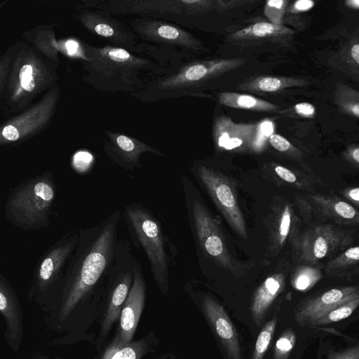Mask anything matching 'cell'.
<instances>
[{"label":"cell","mask_w":359,"mask_h":359,"mask_svg":"<svg viewBox=\"0 0 359 359\" xmlns=\"http://www.w3.org/2000/svg\"><path fill=\"white\" fill-rule=\"evenodd\" d=\"M121 212L116 209L101 222L80 229L78 245L65 272L40 308L47 327L60 336L52 345L81 341L95 344L93 326L121 238Z\"/></svg>","instance_id":"cell-1"},{"label":"cell","mask_w":359,"mask_h":359,"mask_svg":"<svg viewBox=\"0 0 359 359\" xmlns=\"http://www.w3.org/2000/svg\"><path fill=\"white\" fill-rule=\"evenodd\" d=\"M81 46L82 80L98 90L131 95L144 87L142 72L154 67L150 60L111 45L99 47L82 41Z\"/></svg>","instance_id":"cell-2"},{"label":"cell","mask_w":359,"mask_h":359,"mask_svg":"<svg viewBox=\"0 0 359 359\" xmlns=\"http://www.w3.org/2000/svg\"><path fill=\"white\" fill-rule=\"evenodd\" d=\"M57 69L25 41H19L6 86L0 93L1 114L15 116L30 107L37 96L58 84Z\"/></svg>","instance_id":"cell-3"},{"label":"cell","mask_w":359,"mask_h":359,"mask_svg":"<svg viewBox=\"0 0 359 359\" xmlns=\"http://www.w3.org/2000/svg\"><path fill=\"white\" fill-rule=\"evenodd\" d=\"M57 186L49 170L25 178L9 191L4 216L13 226L25 231H39L50 224Z\"/></svg>","instance_id":"cell-4"},{"label":"cell","mask_w":359,"mask_h":359,"mask_svg":"<svg viewBox=\"0 0 359 359\" xmlns=\"http://www.w3.org/2000/svg\"><path fill=\"white\" fill-rule=\"evenodd\" d=\"M121 217L130 242L144 251L158 287L166 294L168 263L160 223L147 208L137 203L126 205Z\"/></svg>","instance_id":"cell-5"},{"label":"cell","mask_w":359,"mask_h":359,"mask_svg":"<svg viewBox=\"0 0 359 359\" xmlns=\"http://www.w3.org/2000/svg\"><path fill=\"white\" fill-rule=\"evenodd\" d=\"M137 262L130 241L121 238L100 305L99 329L95 344L98 351L104 346L112 328L118 323L123 306L133 284Z\"/></svg>","instance_id":"cell-6"},{"label":"cell","mask_w":359,"mask_h":359,"mask_svg":"<svg viewBox=\"0 0 359 359\" xmlns=\"http://www.w3.org/2000/svg\"><path fill=\"white\" fill-rule=\"evenodd\" d=\"M79 234L80 228L67 231L38 259L27 297L39 308L63 276L78 245Z\"/></svg>","instance_id":"cell-7"},{"label":"cell","mask_w":359,"mask_h":359,"mask_svg":"<svg viewBox=\"0 0 359 359\" xmlns=\"http://www.w3.org/2000/svg\"><path fill=\"white\" fill-rule=\"evenodd\" d=\"M60 99L58 84L46 92L36 102L1 124L0 146L11 148L41 134L52 123Z\"/></svg>","instance_id":"cell-8"},{"label":"cell","mask_w":359,"mask_h":359,"mask_svg":"<svg viewBox=\"0 0 359 359\" xmlns=\"http://www.w3.org/2000/svg\"><path fill=\"white\" fill-rule=\"evenodd\" d=\"M291 238L297 261L313 266L341 252L353 242L350 232L330 224L316 225Z\"/></svg>","instance_id":"cell-9"},{"label":"cell","mask_w":359,"mask_h":359,"mask_svg":"<svg viewBox=\"0 0 359 359\" xmlns=\"http://www.w3.org/2000/svg\"><path fill=\"white\" fill-rule=\"evenodd\" d=\"M191 207L196 234L204 252L233 276H243V265L231 256L217 221L201 201L194 200Z\"/></svg>","instance_id":"cell-10"},{"label":"cell","mask_w":359,"mask_h":359,"mask_svg":"<svg viewBox=\"0 0 359 359\" xmlns=\"http://www.w3.org/2000/svg\"><path fill=\"white\" fill-rule=\"evenodd\" d=\"M78 22L89 32L108 41L111 46L138 53L137 36L130 26L104 9L79 8Z\"/></svg>","instance_id":"cell-11"},{"label":"cell","mask_w":359,"mask_h":359,"mask_svg":"<svg viewBox=\"0 0 359 359\" xmlns=\"http://www.w3.org/2000/svg\"><path fill=\"white\" fill-rule=\"evenodd\" d=\"M198 176L215 205L233 230L241 238H247L245 219L231 182L211 168L201 166Z\"/></svg>","instance_id":"cell-12"},{"label":"cell","mask_w":359,"mask_h":359,"mask_svg":"<svg viewBox=\"0 0 359 359\" xmlns=\"http://www.w3.org/2000/svg\"><path fill=\"white\" fill-rule=\"evenodd\" d=\"M358 297L359 285L337 287L316 293L297 305L294 320L299 327L306 329L318 317Z\"/></svg>","instance_id":"cell-13"},{"label":"cell","mask_w":359,"mask_h":359,"mask_svg":"<svg viewBox=\"0 0 359 359\" xmlns=\"http://www.w3.org/2000/svg\"><path fill=\"white\" fill-rule=\"evenodd\" d=\"M146 290L142 267L137 262L133 284L123 306L117 331L110 344L123 346L133 341L144 307Z\"/></svg>","instance_id":"cell-14"},{"label":"cell","mask_w":359,"mask_h":359,"mask_svg":"<svg viewBox=\"0 0 359 359\" xmlns=\"http://www.w3.org/2000/svg\"><path fill=\"white\" fill-rule=\"evenodd\" d=\"M103 149L115 164L128 171L142 168L141 156L145 153L162 155L156 149L135 137L109 130H104Z\"/></svg>","instance_id":"cell-15"},{"label":"cell","mask_w":359,"mask_h":359,"mask_svg":"<svg viewBox=\"0 0 359 359\" xmlns=\"http://www.w3.org/2000/svg\"><path fill=\"white\" fill-rule=\"evenodd\" d=\"M0 311L6 323L5 339L15 353L23 338V316L18 294L7 278L0 274Z\"/></svg>","instance_id":"cell-16"},{"label":"cell","mask_w":359,"mask_h":359,"mask_svg":"<svg viewBox=\"0 0 359 359\" xmlns=\"http://www.w3.org/2000/svg\"><path fill=\"white\" fill-rule=\"evenodd\" d=\"M243 63V60H212L195 62L182 69L177 74L158 81V90H168L194 84L212 79L236 68Z\"/></svg>","instance_id":"cell-17"},{"label":"cell","mask_w":359,"mask_h":359,"mask_svg":"<svg viewBox=\"0 0 359 359\" xmlns=\"http://www.w3.org/2000/svg\"><path fill=\"white\" fill-rule=\"evenodd\" d=\"M257 133V125L236 123L225 116L217 118L214 126L217 147L224 151H243L254 149Z\"/></svg>","instance_id":"cell-18"},{"label":"cell","mask_w":359,"mask_h":359,"mask_svg":"<svg viewBox=\"0 0 359 359\" xmlns=\"http://www.w3.org/2000/svg\"><path fill=\"white\" fill-rule=\"evenodd\" d=\"M204 314L217 334L229 359H242L236 330L222 306L209 296L202 302Z\"/></svg>","instance_id":"cell-19"},{"label":"cell","mask_w":359,"mask_h":359,"mask_svg":"<svg viewBox=\"0 0 359 359\" xmlns=\"http://www.w3.org/2000/svg\"><path fill=\"white\" fill-rule=\"evenodd\" d=\"M128 25L140 39L156 43L189 45L193 38L183 30L153 18H136Z\"/></svg>","instance_id":"cell-20"},{"label":"cell","mask_w":359,"mask_h":359,"mask_svg":"<svg viewBox=\"0 0 359 359\" xmlns=\"http://www.w3.org/2000/svg\"><path fill=\"white\" fill-rule=\"evenodd\" d=\"M308 197L324 217L339 225L359 226V210L347 201L335 196L320 194H309Z\"/></svg>","instance_id":"cell-21"},{"label":"cell","mask_w":359,"mask_h":359,"mask_svg":"<svg viewBox=\"0 0 359 359\" xmlns=\"http://www.w3.org/2000/svg\"><path fill=\"white\" fill-rule=\"evenodd\" d=\"M285 287V276L275 273L269 276L257 287L252 297L250 312L255 324L262 325L265 316L278 296Z\"/></svg>","instance_id":"cell-22"},{"label":"cell","mask_w":359,"mask_h":359,"mask_svg":"<svg viewBox=\"0 0 359 359\" xmlns=\"http://www.w3.org/2000/svg\"><path fill=\"white\" fill-rule=\"evenodd\" d=\"M22 37L56 68L59 67L60 50L52 26L48 25L36 26L23 32Z\"/></svg>","instance_id":"cell-23"},{"label":"cell","mask_w":359,"mask_h":359,"mask_svg":"<svg viewBox=\"0 0 359 359\" xmlns=\"http://www.w3.org/2000/svg\"><path fill=\"white\" fill-rule=\"evenodd\" d=\"M359 318V297L341 304L313 320L306 328L311 331L337 330L342 322H353Z\"/></svg>","instance_id":"cell-24"},{"label":"cell","mask_w":359,"mask_h":359,"mask_svg":"<svg viewBox=\"0 0 359 359\" xmlns=\"http://www.w3.org/2000/svg\"><path fill=\"white\" fill-rule=\"evenodd\" d=\"M157 339L153 332L123 346H106L100 359H142L156 346Z\"/></svg>","instance_id":"cell-25"},{"label":"cell","mask_w":359,"mask_h":359,"mask_svg":"<svg viewBox=\"0 0 359 359\" xmlns=\"http://www.w3.org/2000/svg\"><path fill=\"white\" fill-rule=\"evenodd\" d=\"M218 97L222 104L233 108L261 111H273L278 108L271 102L250 95L223 92L219 94Z\"/></svg>","instance_id":"cell-26"},{"label":"cell","mask_w":359,"mask_h":359,"mask_svg":"<svg viewBox=\"0 0 359 359\" xmlns=\"http://www.w3.org/2000/svg\"><path fill=\"white\" fill-rule=\"evenodd\" d=\"M292 31L281 25L271 22H259L248 26L236 32L233 37L236 39H253L259 38H272L290 34Z\"/></svg>","instance_id":"cell-27"},{"label":"cell","mask_w":359,"mask_h":359,"mask_svg":"<svg viewBox=\"0 0 359 359\" xmlns=\"http://www.w3.org/2000/svg\"><path fill=\"white\" fill-rule=\"evenodd\" d=\"M273 175L279 182L299 189L311 191L314 189V177L287 167L275 165L273 166Z\"/></svg>","instance_id":"cell-28"},{"label":"cell","mask_w":359,"mask_h":359,"mask_svg":"<svg viewBox=\"0 0 359 359\" xmlns=\"http://www.w3.org/2000/svg\"><path fill=\"white\" fill-rule=\"evenodd\" d=\"M359 263V245L349 247L330 259L325 266L328 276L341 273Z\"/></svg>","instance_id":"cell-29"},{"label":"cell","mask_w":359,"mask_h":359,"mask_svg":"<svg viewBox=\"0 0 359 359\" xmlns=\"http://www.w3.org/2000/svg\"><path fill=\"white\" fill-rule=\"evenodd\" d=\"M323 277L320 269L316 266L303 264L292 275V287L301 292L311 289Z\"/></svg>","instance_id":"cell-30"},{"label":"cell","mask_w":359,"mask_h":359,"mask_svg":"<svg viewBox=\"0 0 359 359\" xmlns=\"http://www.w3.org/2000/svg\"><path fill=\"white\" fill-rule=\"evenodd\" d=\"M294 83V81L286 78L261 76L252 80L247 86L252 90L271 93L283 89Z\"/></svg>","instance_id":"cell-31"},{"label":"cell","mask_w":359,"mask_h":359,"mask_svg":"<svg viewBox=\"0 0 359 359\" xmlns=\"http://www.w3.org/2000/svg\"><path fill=\"white\" fill-rule=\"evenodd\" d=\"M293 217L292 207L289 204H285L280 212L275 236V248L277 250L283 246L292 232Z\"/></svg>","instance_id":"cell-32"},{"label":"cell","mask_w":359,"mask_h":359,"mask_svg":"<svg viewBox=\"0 0 359 359\" xmlns=\"http://www.w3.org/2000/svg\"><path fill=\"white\" fill-rule=\"evenodd\" d=\"M276 318L269 321L259 332L251 359H263L273 338L276 326Z\"/></svg>","instance_id":"cell-33"},{"label":"cell","mask_w":359,"mask_h":359,"mask_svg":"<svg viewBox=\"0 0 359 359\" xmlns=\"http://www.w3.org/2000/svg\"><path fill=\"white\" fill-rule=\"evenodd\" d=\"M297 341V335L292 328H287L276 341L274 359H288Z\"/></svg>","instance_id":"cell-34"},{"label":"cell","mask_w":359,"mask_h":359,"mask_svg":"<svg viewBox=\"0 0 359 359\" xmlns=\"http://www.w3.org/2000/svg\"><path fill=\"white\" fill-rule=\"evenodd\" d=\"M18 47L19 41L8 47L0 56V93L6 86Z\"/></svg>","instance_id":"cell-35"},{"label":"cell","mask_w":359,"mask_h":359,"mask_svg":"<svg viewBox=\"0 0 359 359\" xmlns=\"http://www.w3.org/2000/svg\"><path fill=\"white\" fill-rule=\"evenodd\" d=\"M287 3L285 0H269L266 2L264 13L271 23L281 25Z\"/></svg>","instance_id":"cell-36"},{"label":"cell","mask_w":359,"mask_h":359,"mask_svg":"<svg viewBox=\"0 0 359 359\" xmlns=\"http://www.w3.org/2000/svg\"><path fill=\"white\" fill-rule=\"evenodd\" d=\"M327 359H359V341L351 347L328 353Z\"/></svg>","instance_id":"cell-37"},{"label":"cell","mask_w":359,"mask_h":359,"mask_svg":"<svg viewBox=\"0 0 359 359\" xmlns=\"http://www.w3.org/2000/svg\"><path fill=\"white\" fill-rule=\"evenodd\" d=\"M269 142L272 147L280 152L293 151L294 150L292 144L278 134L273 133L269 137Z\"/></svg>","instance_id":"cell-38"},{"label":"cell","mask_w":359,"mask_h":359,"mask_svg":"<svg viewBox=\"0 0 359 359\" xmlns=\"http://www.w3.org/2000/svg\"><path fill=\"white\" fill-rule=\"evenodd\" d=\"M296 114L303 117H313L316 113L315 107L309 102H300L294 106Z\"/></svg>","instance_id":"cell-39"},{"label":"cell","mask_w":359,"mask_h":359,"mask_svg":"<svg viewBox=\"0 0 359 359\" xmlns=\"http://www.w3.org/2000/svg\"><path fill=\"white\" fill-rule=\"evenodd\" d=\"M341 195L347 201L359 206V187L346 188L341 191Z\"/></svg>","instance_id":"cell-40"},{"label":"cell","mask_w":359,"mask_h":359,"mask_svg":"<svg viewBox=\"0 0 359 359\" xmlns=\"http://www.w3.org/2000/svg\"><path fill=\"white\" fill-rule=\"evenodd\" d=\"M342 107L346 111L359 118V98H348L343 102Z\"/></svg>","instance_id":"cell-41"},{"label":"cell","mask_w":359,"mask_h":359,"mask_svg":"<svg viewBox=\"0 0 359 359\" xmlns=\"http://www.w3.org/2000/svg\"><path fill=\"white\" fill-rule=\"evenodd\" d=\"M344 156L352 165L359 168V146L348 148L344 152Z\"/></svg>","instance_id":"cell-42"},{"label":"cell","mask_w":359,"mask_h":359,"mask_svg":"<svg viewBox=\"0 0 359 359\" xmlns=\"http://www.w3.org/2000/svg\"><path fill=\"white\" fill-rule=\"evenodd\" d=\"M314 1L311 0H299L294 3L292 11L304 12L311 9L314 6Z\"/></svg>","instance_id":"cell-43"},{"label":"cell","mask_w":359,"mask_h":359,"mask_svg":"<svg viewBox=\"0 0 359 359\" xmlns=\"http://www.w3.org/2000/svg\"><path fill=\"white\" fill-rule=\"evenodd\" d=\"M350 53L353 60L359 65V43L352 46Z\"/></svg>","instance_id":"cell-44"},{"label":"cell","mask_w":359,"mask_h":359,"mask_svg":"<svg viewBox=\"0 0 359 359\" xmlns=\"http://www.w3.org/2000/svg\"><path fill=\"white\" fill-rule=\"evenodd\" d=\"M346 4L350 8L359 9V0H348Z\"/></svg>","instance_id":"cell-45"},{"label":"cell","mask_w":359,"mask_h":359,"mask_svg":"<svg viewBox=\"0 0 359 359\" xmlns=\"http://www.w3.org/2000/svg\"><path fill=\"white\" fill-rule=\"evenodd\" d=\"M32 359H50L49 357L42 353H36L34 355V358Z\"/></svg>","instance_id":"cell-46"},{"label":"cell","mask_w":359,"mask_h":359,"mask_svg":"<svg viewBox=\"0 0 359 359\" xmlns=\"http://www.w3.org/2000/svg\"><path fill=\"white\" fill-rule=\"evenodd\" d=\"M93 359H100V357L96 356Z\"/></svg>","instance_id":"cell-47"}]
</instances>
